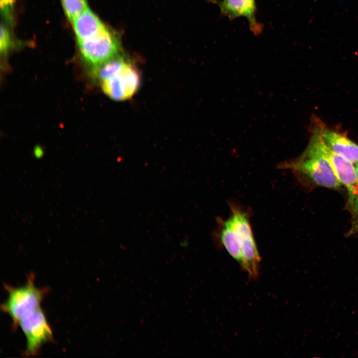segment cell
Listing matches in <instances>:
<instances>
[{"instance_id": "obj_1", "label": "cell", "mask_w": 358, "mask_h": 358, "mask_svg": "<svg viewBox=\"0 0 358 358\" xmlns=\"http://www.w3.org/2000/svg\"><path fill=\"white\" fill-rule=\"evenodd\" d=\"M34 278L31 273L23 285L4 284L7 297L1 305V310L10 317L13 327L20 328L24 334L25 351L30 355L38 354L45 344L53 341L52 329L41 307L48 290L37 287Z\"/></svg>"}, {"instance_id": "obj_2", "label": "cell", "mask_w": 358, "mask_h": 358, "mask_svg": "<svg viewBox=\"0 0 358 358\" xmlns=\"http://www.w3.org/2000/svg\"><path fill=\"white\" fill-rule=\"evenodd\" d=\"M103 92L111 99L131 98L140 84L139 72L132 62L120 54L93 68Z\"/></svg>"}, {"instance_id": "obj_3", "label": "cell", "mask_w": 358, "mask_h": 358, "mask_svg": "<svg viewBox=\"0 0 358 358\" xmlns=\"http://www.w3.org/2000/svg\"><path fill=\"white\" fill-rule=\"evenodd\" d=\"M231 215L227 219L243 243L240 267L252 278L258 277L260 256L252 230L249 214L242 207L230 203Z\"/></svg>"}, {"instance_id": "obj_4", "label": "cell", "mask_w": 358, "mask_h": 358, "mask_svg": "<svg viewBox=\"0 0 358 358\" xmlns=\"http://www.w3.org/2000/svg\"><path fill=\"white\" fill-rule=\"evenodd\" d=\"M280 167L305 175L317 184L325 187L336 189L341 185L329 161L309 145L300 157L283 163Z\"/></svg>"}, {"instance_id": "obj_5", "label": "cell", "mask_w": 358, "mask_h": 358, "mask_svg": "<svg viewBox=\"0 0 358 358\" xmlns=\"http://www.w3.org/2000/svg\"><path fill=\"white\" fill-rule=\"evenodd\" d=\"M81 55L91 68H95L120 54L119 33L107 26L96 36L78 42Z\"/></svg>"}, {"instance_id": "obj_6", "label": "cell", "mask_w": 358, "mask_h": 358, "mask_svg": "<svg viewBox=\"0 0 358 358\" xmlns=\"http://www.w3.org/2000/svg\"><path fill=\"white\" fill-rule=\"evenodd\" d=\"M329 162L338 180L347 188L350 204L358 194L355 167L351 162L333 152L325 144L319 130L315 132L309 144Z\"/></svg>"}, {"instance_id": "obj_7", "label": "cell", "mask_w": 358, "mask_h": 358, "mask_svg": "<svg viewBox=\"0 0 358 358\" xmlns=\"http://www.w3.org/2000/svg\"><path fill=\"white\" fill-rule=\"evenodd\" d=\"M217 5L220 14L233 20L240 17H245L251 32L257 36L263 30V25L256 18V0H210Z\"/></svg>"}, {"instance_id": "obj_8", "label": "cell", "mask_w": 358, "mask_h": 358, "mask_svg": "<svg viewBox=\"0 0 358 358\" xmlns=\"http://www.w3.org/2000/svg\"><path fill=\"white\" fill-rule=\"evenodd\" d=\"M320 133L326 146L333 152L356 164L358 163V145L346 136L321 127Z\"/></svg>"}, {"instance_id": "obj_9", "label": "cell", "mask_w": 358, "mask_h": 358, "mask_svg": "<svg viewBox=\"0 0 358 358\" xmlns=\"http://www.w3.org/2000/svg\"><path fill=\"white\" fill-rule=\"evenodd\" d=\"M72 23L77 42L92 38L106 27L88 6L74 19Z\"/></svg>"}, {"instance_id": "obj_10", "label": "cell", "mask_w": 358, "mask_h": 358, "mask_svg": "<svg viewBox=\"0 0 358 358\" xmlns=\"http://www.w3.org/2000/svg\"><path fill=\"white\" fill-rule=\"evenodd\" d=\"M219 223L220 242L229 255L240 265L242 259V241L227 219Z\"/></svg>"}, {"instance_id": "obj_11", "label": "cell", "mask_w": 358, "mask_h": 358, "mask_svg": "<svg viewBox=\"0 0 358 358\" xmlns=\"http://www.w3.org/2000/svg\"><path fill=\"white\" fill-rule=\"evenodd\" d=\"M61 2L68 20L72 22L88 7L86 0H61Z\"/></svg>"}, {"instance_id": "obj_12", "label": "cell", "mask_w": 358, "mask_h": 358, "mask_svg": "<svg viewBox=\"0 0 358 358\" xmlns=\"http://www.w3.org/2000/svg\"><path fill=\"white\" fill-rule=\"evenodd\" d=\"M14 3L15 0H0L1 14L10 25H12L14 21Z\"/></svg>"}, {"instance_id": "obj_13", "label": "cell", "mask_w": 358, "mask_h": 358, "mask_svg": "<svg viewBox=\"0 0 358 358\" xmlns=\"http://www.w3.org/2000/svg\"><path fill=\"white\" fill-rule=\"evenodd\" d=\"M14 43L7 28L3 24L0 26V50L1 53L6 54L13 46Z\"/></svg>"}, {"instance_id": "obj_14", "label": "cell", "mask_w": 358, "mask_h": 358, "mask_svg": "<svg viewBox=\"0 0 358 358\" xmlns=\"http://www.w3.org/2000/svg\"><path fill=\"white\" fill-rule=\"evenodd\" d=\"M352 209V227L349 231L350 235H358V194L350 204Z\"/></svg>"}, {"instance_id": "obj_15", "label": "cell", "mask_w": 358, "mask_h": 358, "mask_svg": "<svg viewBox=\"0 0 358 358\" xmlns=\"http://www.w3.org/2000/svg\"><path fill=\"white\" fill-rule=\"evenodd\" d=\"M356 166L355 167V170H356V177H357V185L358 188V163L355 164Z\"/></svg>"}]
</instances>
